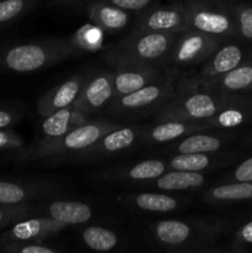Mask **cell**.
Segmentation results:
<instances>
[{
    "label": "cell",
    "mask_w": 252,
    "mask_h": 253,
    "mask_svg": "<svg viewBox=\"0 0 252 253\" xmlns=\"http://www.w3.org/2000/svg\"><path fill=\"white\" fill-rule=\"evenodd\" d=\"M227 220L167 219L153 222L150 234L156 244L172 252H211L227 227Z\"/></svg>",
    "instance_id": "obj_1"
},
{
    "label": "cell",
    "mask_w": 252,
    "mask_h": 253,
    "mask_svg": "<svg viewBox=\"0 0 252 253\" xmlns=\"http://www.w3.org/2000/svg\"><path fill=\"white\" fill-rule=\"evenodd\" d=\"M120 125L121 124L105 119L89 120L47 145L35 148L26 146L24 150L14 155V161L17 165H27L39 161L46 165H58L68 161L73 162L77 156L88 150L101 136Z\"/></svg>",
    "instance_id": "obj_2"
},
{
    "label": "cell",
    "mask_w": 252,
    "mask_h": 253,
    "mask_svg": "<svg viewBox=\"0 0 252 253\" xmlns=\"http://www.w3.org/2000/svg\"><path fill=\"white\" fill-rule=\"evenodd\" d=\"M77 56L69 39L40 41L0 47V73H32Z\"/></svg>",
    "instance_id": "obj_3"
},
{
    "label": "cell",
    "mask_w": 252,
    "mask_h": 253,
    "mask_svg": "<svg viewBox=\"0 0 252 253\" xmlns=\"http://www.w3.org/2000/svg\"><path fill=\"white\" fill-rule=\"evenodd\" d=\"M252 61V46L242 39L222 42L199 67L177 79V93L205 89L236 67Z\"/></svg>",
    "instance_id": "obj_4"
},
{
    "label": "cell",
    "mask_w": 252,
    "mask_h": 253,
    "mask_svg": "<svg viewBox=\"0 0 252 253\" xmlns=\"http://www.w3.org/2000/svg\"><path fill=\"white\" fill-rule=\"evenodd\" d=\"M177 77L163 73L161 78L126 95L116 96L104 113L114 118L136 119L152 116L156 110L177 95Z\"/></svg>",
    "instance_id": "obj_5"
},
{
    "label": "cell",
    "mask_w": 252,
    "mask_h": 253,
    "mask_svg": "<svg viewBox=\"0 0 252 253\" xmlns=\"http://www.w3.org/2000/svg\"><path fill=\"white\" fill-rule=\"evenodd\" d=\"M222 42L219 37L189 27L177 34L161 69L178 79L207 61Z\"/></svg>",
    "instance_id": "obj_6"
},
{
    "label": "cell",
    "mask_w": 252,
    "mask_h": 253,
    "mask_svg": "<svg viewBox=\"0 0 252 253\" xmlns=\"http://www.w3.org/2000/svg\"><path fill=\"white\" fill-rule=\"evenodd\" d=\"M234 95H222L209 90H189L177 94L153 113V121L182 120L203 123L224 108Z\"/></svg>",
    "instance_id": "obj_7"
},
{
    "label": "cell",
    "mask_w": 252,
    "mask_h": 253,
    "mask_svg": "<svg viewBox=\"0 0 252 253\" xmlns=\"http://www.w3.org/2000/svg\"><path fill=\"white\" fill-rule=\"evenodd\" d=\"M235 0H187L190 29L216 36L222 41L240 39L235 19Z\"/></svg>",
    "instance_id": "obj_8"
},
{
    "label": "cell",
    "mask_w": 252,
    "mask_h": 253,
    "mask_svg": "<svg viewBox=\"0 0 252 253\" xmlns=\"http://www.w3.org/2000/svg\"><path fill=\"white\" fill-rule=\"evenodd\" d=\"M175 36L177 34L169 32L130 31V34L124 37L108 53L128 61L155 64L161 68Z\"/></svg>",
    "instance_id": "obj_9"
},
{
    "label": "cell",
    "mask_w": 252,
    "mask_h": 253,
    "mask_svg": "<svg viewBox=\"0 0 252 253\" xmlns=\"http://www.w3.org/2000/svg\"><path fill=\"white\" fill-rule=\"evenodd\" d=\"M106 62L113 72L114 98L126 95L161 78L165 72L155 64L128 61L106 54ZM113 98V99H114Z\"/></svg>",
    "instance_id": "obj_10"
},
{
    "label": "cell",
    "mask_w": 252,
    "mask_h": 253,
    "mask_svg": "<svg viewBox=\"0 0 252 253\" xmlns=\"http://www.w3.org/2000/svg\"><path fill=\"white\" fill-rule=\"evenodd\" d=\"M142 126L143 125H140V124L130 126H118L101 136L88 150L77 156L73 162H98V161L110 160V158L125 155L128 151L140 145Z\"/></svg>",
    "instance_id": "obj_11"
},
{
    "label": "cell",
    "mask_w": 252,
    "mask_h": 253,
    "mask_svg": "<svg viewBox=\"0 0 252 253\" xmlns=\"http://www.w3.org/2000/svg\"><path fill=\"white\" fill-rule=\"evenodd\" d=\"M62 185L51 179H0V204L30 205L61 195Z\"/></svg>",
    "instance_id": "obj_12"
},
{
    "label": "cell",
    "mask_w": 252,
    "mask_h": 253,
    "mask_svg": "<svg viewBox=\"0 0 252 253\" xmlns=\"http://www.w3.org/2000/svg\"><path fill=\"white\" fill-rule=\"evenodd\" d=\"M189 29L184 4L152 5L137 15L131 31H153L179 34Z\"/></svg>",
    "instance_id": "obj_13"
},
{
    "label": "cell",
    "mask_w": 252,
    "mask_h": 253,
    "mask_svg": "<svg viewBox=\"0 0 252 253\" xmlns=\"http://www.w3.org/2000/svg\"><path fill=\"white\" fill-rule=\"evenodd\" d=\"M169 169L168 162L160 158H148L128 165L104 168L96 173L98 180L113 184L147 185Z\"/></svg>",
    "instance_id": "obj_14"
},
{
    "label": "cell",
    "mask_w": 252,
    "mask_h": 253,
    "mask_svg": "<svg viewBox=\"0 0 252 253\" xmlns=\"http://www.w3.org/2000/svg\"><path fill=\"white\" fill-rule=\"evenodd\" d=\"M114 98L111 69H94L85 76L82 90L73 108L88 116L105 110Z\"/></svg>",
    "instance_id": "obj_15"
},
{
    "label": "cell",
    "mask_w": 252,
    "mask_h": 253,
    "mask_svg": "<svg viewBox=\"0 0 252 253\" xmlns=\"http://www.w3.org/2000/svg\"><path fill=\"white\" fill-rule=\"evenodd\" d=\"M67 227L68 225L51 217L34 215L9 226L6 231L0 235V242H44Z\"/></svg>",
    "instance_id": "obj_16"
},
{
    "label": "cell",
    "mask_w": 252,
    "mask_h": 253,
    "mask_svg": "<svg viewBox=\"0 0 252 253\" xmlns=\"http://www.w3.org/2000/svg\"><path fill=\"white\" fill-rule=\"evenodd\" d=\"M42 119L43 120L37 128L35 140L29 146L26 145L27 147L35 148L47 145L63 136L68 131L88 123L90 120V116L72 106V108L62 109Z\"/></svg>",
    "instance_id": "obj_17"
},
{
    "label": "cell",
    "mask_w": 252,
    "mask_h": 253,
    "mask_svg": "<svg viewBox=\"0 0 252 253\" xmlns=\"http://www.w3.org/2000/svg\"><path fill=\"white\" fill-rule=\"evenodd\" d=\"M211 130L204 123L182 120H162L153 121V124L142 126L140 136V145L156 146L169 145L184 136L198 131Z\"/></svg>",
    "instance_id": "obj_18"
},
{
    "label": "cell",
    "mask_w": 252,
    "mask_h": 253,
    "mask_svg": "<svg viewBox=\"0 0 252 253\" xmlns=\"http://www.w3.org/2000/svg\"><path fill=\"white\" fill-rule=\"evenodd\" d=\"M85 76L86 73L74 74L42 94L36 105L37 115L46 118L62 109L72 108L78 99Z\"/></svg>",
    "instance_id": "obj_19"
},
{
    "label": "cell",
    "mask_w": 252,
    "mask_h": 253,
    "mask_svg": "<svg viewBox=\"0 0 252 253\" xmlns=\"http://www.w3.org/2000/svg\"><path fill=\"white\" fill-rule=\"evenodd\" d=\"M35 210H36V215L51 217L68 226L86 224L94 216L93 209L86 203L77 202V200L54 199V198L36 203Z\"/></svg>",
    "instance_id": "obj_20"
},
{
    "label": "cell",
    "mask_w": 252,
    "mask_h": 253,
    "mask_svg": "<svg viewBox=\"0 0 252 253\" xmlns=\"http://www.w3.org/2000/svg\"><path fill=\"white\" fill-rule=\"evenodd\" d=\"M211 130L234 131L252 123V95H234L211 118L203 121Z\"/></svg>",
    "instance_id": "obj_21"
},
{
    "label": "cell",
    "mask_w": 252,
    "mask_h": 253,
    "mask_svg": "<svg viewBox=\"0 0 252 253\" xmlns=\"http://www.w3.org/2000/svg\"><path fill=\"white\" fill-rule=\"evenodd\" d=\"M232 135H234V131H198L169 143L167 152L172 155L220 152V150L231 140Z\"/></svg>",
    "instance_id": "obj_22"
},
{
    "label": "cell",
    "mask_w": 252,
    "mask_h": 253,
    "mask_svg": "<svg viewBox=\"0 0 252 253\" xmlns=\"http://www.w3.org/2000/svg\"><path fill=\"white\" fill-rule=\"evenodd\" d=\"M86 16L109 34H116L125 29L131 19V12L106 1V0H89L85 6Z\"/></svg>",
    "instance_id": "obj_23"
},
{
    "label": "cell",
    "mask_w": 252,
    "mask_h": 253,
    "mask_svg": "<svg viewBox=\"0 0 252 253\" xmlns=\"http://www.w3.org/2000/svg\"><path fill=\"white\" fill-rule=\"evenodd\" d=\"M124 205L143 212H172L182 207V200L169 195L167 192H143L119 198Z\"/></svg>",
    "instance_id": "obj_24"
},
{
    "label": "cell",
    "mask_w": 252,
    "mask_h": 253,
    "mask_svg": "<svg viewBox=\"0 0 252 253\" xmlns=\"http://www.w3.org/2000/svg\"><path fill=\"white\" fill-rule=\"evenodd\" d=\"M203 90L222 95H252V61L236 67Z\"/></svg>",
    "instance_id": "obj_25"
},
{
    "label": "cell",
    "mask_w": 252,
    "mask_h": 253,
    "mask_svg": "<svg viewBox=\"0 0 252 253\" xmlns=\"http://www.w3.org/2000/svg\"><path fill=\"white\" fill-rule=\"evenodd\" d=\"M207 184V175L203 172L168 169L158 178L148 183V187L167 193L190 192L203 188Z\"/></svg>",
    "instance_id": "obj_26"
},
{
    "label": "cell",
    "mask_w": 252,
    "mask_h": 253,
    "mask_svg": "<svg viewBox=\"0 0 252 253\" xmlns=\"http://www.w3.org/2000/svg\"><path fill=\"white\" fill-rule=\"evenodd\" d=\"M227 153H179L174 155L168 162L169 169L189 170V172H207L229 161Z\"/></svg>",
    "instance_id": "obj_27"
},
{
    "label": "cell",
    "mask_w": 252,
    "mask_h": 253,
    "mask_svg": "<svg viewBox=\"0 0 252 253\" xmlns=\"http://www.w3.org/2000/svg\"><path fill=\"white\" fill-rule=\"evenodd\" d=\"M208 204L224 205L252 200V182H225L203 193Z\"/></svg>",
    "instance_id": "obj_28"
},
{
    "label": "cell",
    "mask_w": 252,
    "mask_h": 253,
    "mask_svg": "<svg viewBox=\"0 0 252 253\" xmlns=\"http://www.w3.org/2000/svg\"><path fill=\"white\" fill-rule=\"evenodd\" d=\"M104 31L95 24H84L71 37H68L77 56L95 53L104 46Z\"/></svg>",
    "instance_id": "obj_29"
},
{
    "label": "cell",
    "mask_w": 252,
    "mask_h": 253,
    "mask_svg": "<svg viewBox=\"0 0 252 253\" xmlns=\"http://www.w3.org/2000/svg\"><path fill=\"white\" fill-rule=\"evenodd\" d=\"M81 236L83 244L96 252L113 251L119 245V236L116 232L98 225L84 227Z\"/></svg>",
    "instance_id": "obj_30"
},
{
    "label": "cell",
    "mask_w": 252,
    "mask_h": 253,
    "mask_svg": "<svg viewBox=\"0 0 252 253\" xmlns=\"http://www.w3.org/2000/svg\"><path fill=\"white\" fill-rule=\"evenodd\" d=\"M40 0H0V30L6 29L31 11Z\"/></svg>",
    "instance_id": "obj_31"
},
{
    "label": "cell",
    "mask_w": 252,
    "mask_h": 253,
    "mask_svg": "<svg viewBox=\"0 0 252 253\" xmlns=\"http://www.w3.org/2000/svg\"><path fill=\"white\" fill-rule=\"evenodd\" d=\"M36 215L35 204L5 205L0 204V229L11 226L15 222Z\"/></svg>",
    "instance_id": "obj_32"
},
{
    "label": "cell",
    "mask_w": 252,
    "mask_h": 253,
    "mask_svg": "<svg viewBox=\"0 0 252 253\" xmlns=\"http://www.w3.org/2000/svg\"><path fill=\"white\" fill-rule=\"evenodd\" d=\"M61 250L44 242H0V252L5 253H58Z\"/></svg>",
    "instance_id": "obj_33"
},
{
    "label": "cell",
    "mask_w": 252,
    "mask_h": 253,
    "mask_svg": "<svg viewBox=\"0 0 252 253\" xmlns=\"http://www.w3.org/2000/svg\"><path fill=\"white\" fill-rule=\"evenodd\" d=\"M235 19L239 29V37L252 46V5L236 1Z\"/></svg>",
    "instance_id": "obj_34"
},
{
    "label": "cell",
    "mask_w": 252,
    "mask_h": 253,
    "mask_svg": "<svg viewBox=\"0 0 252 253\" xmlns=\"http://www.w3.org/2000/svg\"><path fill=\"white\" fill-rule=\"evenodd\" d=\"M26 147L25 141L19 133L10 128H0V152H11L12 155H16L20 151Z\"/></svg>",
    "instance_id": "obj_35"
},
{
    "label": "cell",
    "mask_w": 252,
    "mask_h": 253,
    "mask_svg": "<svg viewBox=\"0 0 252 253\" xmlns=\"http://www.w3.org/2000/svg\"><path fill=\"white\" fill-rule=\"evenodd\" d=\"M24 106L20 104H9L0 106V128H10L24 118Z\"/></svg>",
    "instance_id": "obj_36"
},
{
    "label": "cell",
    "mask_w": 252,
    "mask_h": 253,
    "mask_svg": "<svg viewBox=\"0 0 252 253\" xmlns=\"http://www.w3.org/2000/svg\"><path fill=\"white\" fill-rule=\"evenodd\" d=\"M252 246V220L242 225L234 236V242L230 251L249 252Z\"/></svg>",
    "instance_id": "obj_37"
},
{
    "label": "cell",
    "mask_w": 252,
    "mask_h": 253,
    "mask_svg": "<svg viewBox=\"0 0 252 253\" xmlns=\"http://www.w3.org/2000/svg\"><path fill=\"white\" fill-rule=\"evenodd\" d=\"M225 182H252V156L239 163L226 177H224L222 183Z\"/></svg>",
    "instance_id": "obj_38"
},
{
    "label": "cell",
    "mask_w": 252,
    "mask_h": 253,
    "mask_svg": "<svg viewBox=\"0 0 252 253\" xmlns=\"http://www.w3.org/2000/svg\"><path fill=\"white\" fill-rule=\"evenodd\" d=\"M106 1L111 2L126 11L136 12V14H140L155 5V0H106Z\"/></svg>",
    "instance_id": "obj_39"
},
{
    "label": "cell",
    "mask_w": 252,
    "mask_h": 253,
    "mask_svg": "<svg viewBox=\"0 0 252 253\" xmlns=\"http://www.w3.org/2000/svg\"><path fill=\"white\" fill-rule=\"evenodd\" d=\"M54 1L63 5H78V4H82V2L89 1V0H54Z\"/></svg>",
    "instance_id": "obj_40"
},
{
    "label": "cell",
    "mask_w": 252,
    "mask_h": 253,
    "mask_svg": "<svg viewBox=\"0 0 252 253\" xmlns=\"http://www.w3.org/2000/svg\"><path fill=\"white\" fill-rule=\"evenodd\" d=\"M247 145L252 148V133L249 136V138H247Z\"/></svg>",
    "instance_id": "obj_41"
}]
</instances>
